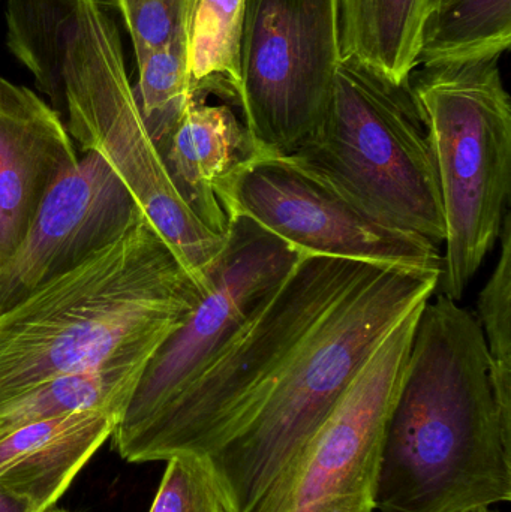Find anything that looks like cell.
Segmentation results:
<instances>
[{"instance_id": "6da1fadb", "label": "cell", "mask_w": 511, "mask_h": 512, "mask_svg": "<svg viewBox=\"0 0 511 512\" xmlns=\"http://www.w3.org/2000/svg\"><path fill=\"white\" fill-rule=\"evenodd\" d=\"M511 501V424L498 411L476 315L435 292L420 310L384 436L375 512Z\"/></svg>"}, {"instance_id": "7a4b0ae2", "label": "cell", "mask_w": 511, "mask_h": 512, "mask_svg": "<svg viewBox=\"0 0 511 512\" xmlns=\"http://www.w3.org/2000/svg\"><path fill=\"white\" fill-rule=\"evenodd\" d=\"M204 295L140 213L119 239L0 312V403L62 376L149 363Z\"/></svg>"}, {"instance_id": "3957f363", "label": "cell", "mask_w": 511, "mask_h": 512, "mask_svg": "<svg viewBox=\"0 0 511 512\" xmlns=\"http://www.w3.org/2000/svg\"><path fill=\"white\" fill-rule=\"evenodd\" d=\"M440 271L375 264L324 316L263 408L203 457L225 512H251L317 432L390 330L438 291Z\"/></svg>"}, {"instance_id": "277c9868", "label": "cell", "mask_w": 511, "mask_h": 512, "mask_svg": "<svg viewBox=\"0 0 511 512\" xmlns=\"http://www.w3.org/2000/svg\"><path fill=\"white\" fill-rule=\"evenodd\" d=\"M372 262L303 255L239 333L117 451L126 462L209 456L263 408L294 355Z\"/></svg>"}, {"instance_id": "5b68a950", "label": "cell", "mask_w": 511, "mask_h": 512, "mask_svg": "<svg viewBox=\"0 0 511 512\" xmlns=\"http://www.w3.org/2000/svg\"><path fill=\"white\" fill-rule=\"evenodd\" d=\"M108 8V0H78L63 63L66 129L84 153H96L111 168L206 294L227 236L213 233L174 185L141 116Z\"/></svg>"}, {"instance_id": "8992f818", "label": "cell", "mask_w": 511, "mask_h": 512, "mask_svg": "<svg viewBox=\"0 0 511 512\" xmlns=\"http://www.w3.org/2000/svg\"><path fill=\"white\" fill-rule=\"evenodd\" d=\"M285 158L392 224L443 245L440 179L410 81L393 83L342 57L320 125Z\"/></svg>"}, {"instance_id": "52a82bcc", "label": "cell", "mask_w": 511, "mask_h": 512, "mask_svg": "<svg viewBox=\"0 0 511 512\" xmlns=\"http://www.w3.org/2000/svg\"><path fill=\"white\" fill-rule=\"evenodd\" d=\"M446 216L438 291L464 297L510 212L511 104L500 57L425 69L411 86Z\"/></svg>"}, {"instance_id": "ba28073f", "label": "cell", "mask_w": 511, "mask_h": 512, "mask_svg": "<svg viewBox=\"0 0 511 512\" xmlns=\"http://www.w3.org/2000/svg\"><path fill=\"white\" fill-rule=\"evenodd\" d=\"M341 60L338 0H246L239 108L255 152L288 156L311 137Z\"/></svg>"}, {"instance_id": "9c48e42d", "label": "cell", "mask_w": 511, "mask_h": 512, "mask_svg": "<svg viewBox=\"0 0 511 512\" xmlns=\"http://www.w3.org/2000/svg\"><path fill=\"white\" fill-rule=\"evenodd\" d=\"M425 304L381 340L329 417L251 512H375L387 423Z\"/></svg>"}, {"instance_id": "30bf717a", "label": "cell", "mask_w": 511, "mask_h": 512, "mask_svg": "<svg viewBox=\"0 0 511 512\" xmlns=\"http://www.w3.org/2000/svg\"><path fill=\"white\" fill-rule=\"evenodd\" d=\"M222 209L246 216L303 255L440 271L431 240L404 230L285 156L255 153L216 188Z\"/></svg>"}, {"instance_id": "8fae6325", "label": "cell", "mask_w": 511, "mask_h": 512, "mask_svg": "<svg viewBox=\"0 0 511 512\" xmlns=\"http://www.w3.org/2000/svg\"><path fill=\"white\" fill-rule=\"evenodd\" d=\"M228 221L227 243L210 274L209 291L141 373L114 429L116 447L210 363L302 259V252L252 219L237 215Z\"/></svg>"}, {"instance_id": "7c38bea8", "label": "cell", "mask_w": 511, "mask_h": 512, "mask_svg": "<svg viewBox=\"0 0 511 512\" xmlns=\"http://www.w3.org/2000/svg\"><path fill=\"white\" fill-rule=\"evenodd\" d=\"M140 213L111 168L96 153H84L48 192L0 268V312L119 239Z\"/></svg>"}, {"instance_id": "4fadbf2b", "label": "cell", "mask_w": 511, "mask_h": 512, "mask_svg": "<svg viewBox=\"0 0 511 512\" xmlns=\"http://www.w3.org/2000/svg\"><path fill=\"white\" fill-rule=\"evenodd\" d=\"M59 111L0 77V268L23 242L53 186L78 164Z\"/></svg>"}, {"instance_id": "5bb4252c", "label": "cell", "mask_w": 511, "mask_h": 512, "mask_svg": "<svg viewBox=\"0 0 511 512\" xmlns=\"http://www.w3.org/2000/svg\"><path fill=\"white\" fill-rule=\"evenodd\" d=\"M108 409L78 411L21 427L0 439V487L47 512L119 423Z\"/></svg>"}, {"instance_id": "9a60e30c", "label": "cell", "mask_w": 511, "mask_h": 512, "mask_svg": "<svg viewBox=\"0 0 511 512\" xmlns=\"http://www.w3.org/2000/svg\"><path fill=\"white\" fill-rule=\"evenodd\" d=\"M243 120L230 105L194 99L162 147L174 185L195 215L219 236H227V213L216 188L255 155Z\"/></svg>"}, {"instance_id": "2e32d148", "label": "cell", "mask_w": 511, "mask_h": 512, "mask_svg": "<svg viewBox=\"0 0 511 512\" xmlns=\"http://www.w3.org/2000/svg\"><path fill=\"white\" fill-rule=\"evenodd\" d=\"M342 57H353L396 84L416 69L429 0H338Z\"/></svg>"}, {"instance_id": "e0dca14e", "label": "cell", "mask_w": 511, "mask_h": 512, "mask_svg": "<svg viewBox=\"0 0 511 512\" xmlns=\"http://www.w3.org/2000/svg\"><path fill=\"white\" fill-rule=\"evenodd\" d=\"M511 45V0H435L428 6L416 68L501 57Z\"/></svg>"}, {"instance_id": "ac0fdd59", "label": "cell", "mask_w": 511, "mask_h": 512, "mask_svg": "<svg viewBox=\"0 0 511 512\" xmlns=\"http://www.w3.org/2000/svg\"><path fill=\"white\" fill-rule=\"evenodd\" d=\"M246 0H188L186 65L195 99L219 96L240 105Z\"/></svg>"}, {"instance_id": "d6986e66", "label": "cell", "mask_w": 511, "mask_h": 512, "mask_svg": "<svg viewBox=\"0 0 511 512\" xmlns=\"http://www.w3.org/2000/svg\"><path fill=\"white\" fill-rule=\"evenodd\" d=\"M146 364L62 376L0 403V439L60 415L108 409L122 415Z\"/></svg>"}, {"instance_id": "ffe728a7", "label": "cell", "mask_w": 511, "mask_h": 512, "mask_svg": "<svg viewBox=\"0 0 511 512\" xmlns=\"http://www.w3.org/2000/svg\"><path fill=\"white\" fill-rule=\"evenodd\" d=\"M78 0H8L6 44L50 96L51 107L63 111V63L69 27Z\"/></svg>"}, {"instance_id": "44dd1931", "label": "cell", "mask_w": 511, "mask_h": 512, "mask_svg": "<svg viewBox=\"0 0 511 512\" xmlns=\"http://www.w3.org/2000/svg\"><path fill=\"white\" fill-rule=\"evenodd\" d=\"M137 65L135 98L150 135L162 150L195 99L186 65L185 27L174 41L147 54Z\"/></svg>"}, {"instance_id": "7402d4cb", "label": "cell", "mask_w": 511, "mask_h": 512, "mask_svg": "<svg viewBox=\"0 0 511 512\" xmlns=\"http://www.w3.org/2000/svg\"><path fill=\"white\" fill-rule=\"evenodd\" d=\"M500 258L477 298L476 318L491 361L498 411L511 424V213L501 228Z\"/></svg>"}, {"instance_id": "603a6c76", "label": "cell", "mask_w": 511, "mask_h": 512, "mask_svg": "<svg viewBox=\"0 0 511 512\" xmlns=\"http://www.w3.org/2000/svg\"><path fill=\"white\" fill-rule=\"evenodd\" d=\"M149 512H225L203 457L177 454L167 460Z\"/></svg>"}, {"instance_id": "cb8c5ba5", "label": "cell", "mask_w": 511, "mask_h": 512, "mask_svg": "<svg viewBox=\"0 0 511 512\" xmlns=\"http://www.w3.org/2000/svg\"><path fill=\"white\" fill-rule=\"evenodd\" d=\"M186 3L188 0H123L114 5L125 20L137 63L183 32Z\"/></svg>"}, {"instance_id": "d4e9b609", "label": "cell", "mask_w": 511, "mask_h": 512, "mask_svg": "<svg viewBox=\"0 0 511 512\" xmlns=\"http://www.w3.org/2000/svg\"><path fill=\"white\" fill-rule=\"evenodd\" d=\"M0 512H33L27 502L0 487Z\"/></svg>"}, {"instance_id": "484cf974", "label": "cell", "mask_w": 511, "mask_h": 512, "mask_svg": "<svg viewBox=\"0 0 511 512\" xmlns=\"http://www.w3.org/2000/svg\"><path fill=\"white\" fill-rule=\"evenodd\" d=\"M461 512H498L495 510H491V507H479L473 508V510L461 511Z\"/></svg>"}, {"instance_id": "4316f807", "label": "cell", "mask_w": 511, "mask_h": 512, "mask_svg": "<svg viewBox=\"0 0 511 512\" xmlns=\"http://www.w3.org/2000/svg\"><path fill=\"white\" fill-rule=\"evenodd\" d=\"M123 2V0H110V5L114 6L117 5V3Z\"/></svg>"}, {"instance_id": "83f0119b", "label": "cell", "mask_w": 511, "mask_h": 512, "mask_svg": "<svg viewBox=\"0 0 511 512\" xmlns=\"http://www.w3.org/2000/svg\"><path fill=\"white\" fill-rule=\"evenodd\" d=\"M432 2H435V0H429V5H431Z\"/></svg>"}, {"instance_id": "f1b7e54d", "label": "cell", "mask_w": 511, "mask_h": 512, "mask_svg": "<svg viewBox=\"0 0 511 512\" xmlns=\"http://www.w3.org/2000/svg\"><path fill=\"white\" fill-rule=\"evenodd\" d=\"M47 512H60V511H51V510H50V511H47Z\"/></svg>"}, {"instance_id": "f546056e", "label": "cell", "mask_w": 511, "mask_h": 512, "mask_svg": "<svg viewBox=\"0 0 511 512\" xmlns=\"http://www.w3.org/2000/svg\"><path fill=\"white\" fill-rule=\"evenodd\" d=\"M108 2H110V0H108Z\"/></svg>"}]
</instances>
